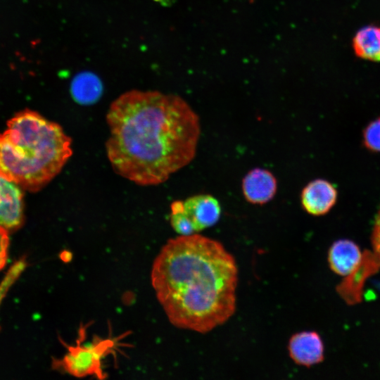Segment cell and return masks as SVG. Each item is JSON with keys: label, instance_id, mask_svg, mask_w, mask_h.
I'll return each mask as SVG.
<instances>
[{"label": "cell", "instance_id": "1", "mask_svg": "<svg viewBox=\"0 0 380 380\" xmlns=\"http://www.w3.org/2000/svg\"><path fill=\"white\" fill-rule=\"evenodd\" d=\"M106 151L114 172L141 186L158 185L195 158L197 113L182 97L131 90L110 104Z\"/></svg>", "mask_w": 380, "mask_h": 380}, {"label": "cell", "instance_id": "2", "mask_svg": "<svg viewBox=\"0 0 380 380\" xmlns=\"http://www.w3.org/2000/svg\"><path fill=\"white\" fill-rule=\"evenodd\" d=\"M151 279L176 327L205 334L235 312L238 268L218 241L198 233L170 239L153 262Z\"/></svg>", "mask_w": 380, "mask_h": 380}, {"label": "cell", "instance_id": "3", "mask_svg": "<svg viewBox=\"0 0 380 380\" xmlns=\"http://www.w3.org/2000/svg\"><path fill=\"white\" fill-rule=\"evenodd\" d=\"M72 155V139L62 127L30 109L16 113L0 133V174L29 191L44 188Z\"/></svg>", "mask_w": 380, "mask_h": 380}, {"label": "cell", "instance_id": "4", "mask_svg": "<svg viewBox=\"0 0 380 380\" xmlns=\"http://www.w3.org/2000/svg\"><path fill=\"white\" fill-rule=\"evenodd\" d=\"M114 345L110 339H99L87 344H82L81 339L77 340L76 345L68 346V352L63 358L55 360L54 368L77 377L95 375L104 379L106 374L102 369V360Z\"/></svg>", "mask_w": 380, "mask_h": 380}, {"label": "cell", "instance_id": "5", "mask_svg": "<svg viewBox=\"0 0 380 380\" xmlns=\"http://www.w3.org/2000/svg\"><path fill=\"white\" fill-rule=\"evenodd\" d=\"M379 268L380 262L374 253L365 251L358 265L336 286V291L348 305L360 303L367 279Z\"/></svg>", "mask_w": 380, "mask_h": 380}, {"label": "cell", "instance_id": "6", "mask_svg": "<svg viewBox=\"0 0 380 380\" xmlns=\"http://www.w3.org/2000/svg\"><path fill=\"white\" fill-rule=\"evenodd\" d=\"M22 188L0 174V226L15 230L23 222Z\"/></svg>", "mask_w": 380, "mask_h": 380}, {"label": "cell", "instance_id": "7", "mask_svg": "<svg viewBox=\"0 0 380 380\" xmlns=\"http://www.w3.org/2000/svg\"><path fill=\"white\" fill-rule=\"evenodd\" d=\"M242 192L245 199L254 205H264L272 200L277 191L274 175L263 168H254L243 178Z\"/></svg>", "mask_w": 380, "mask_h": 380}, {"label": "cell", "instance_id": "8", "mask_svg": "<svg viewBox=\"0 0 380 380\" xmlns=\"http://www.w3.org/2000/svg\"><path fill=\"white\" fill-rule=\"evenodd\" d=\"M337 196L334 184L325 179H317L309 182L302 190L301 205L312 215H323L335 205Z\"/></svg>", "mask_w": 380, "mask_h": 380}, {"label": "cell", "instance_id": "9", "mask_svg": "<svg viewBox=\"0 0 380 380\" xmlns=\"http://www.w3.org/2000/svg\"><path fill=\"white\" fill-rule=\"evenodd\" d=\"M184 207L195 233L213 226L221 216L219 201L210 194L190 196L184 201Z\"/></svg>", "mask_w": 380, "mask_h": 380}, {"label": "cell", "instance_id": "10", "mask_svg": "<svg viewBox=\"0 0 380 380\" xmlns=\"http://www.w3.org/2000/svg\"><path fill=\"white\" fill-rule=\"evenodd\" d=\"M288 350L290 357L297 365L309 367L324 359V345L315 331H303L292 336Z\"/></svg>", "mask_w": 380, "mask_h": 380}, {"label": "cell", "instance_id": "11", "mask_svg": "<svg viewBox=\"0 0 380 380\" xmlns=\"http://www.w3.org/2000/svg\"><path fill=\"white\" fill-rule=\"evenodd\" d=\"M362 253L358 246L348 239L338 240L331 246L328 261L332 271L346 276L358 265Z\"/></svg>", "mask_w": 380, "mask_h": 380}, {"label": "cell", "instance_id": "12", "mask_svg": "<svg viewBox=\"0 0 380 380\" xmlns=\"http://www.w3.org/2000/svg\"><path fill=\"white\" fill-rule=\"evenodd\" d=\"M70 93L76 103L91 105L101 96L103 85L96 75L89 72L81 73L72 80Z\"/></svg>", "mask_w": 380, "mask_h": 380}, {"label": "cell", "instance_id": "13", "mask_svg": "<svg viewBox=\"0 0 380 380\" xmlns=\"http://www.w3.org/2000/svg\"><path fill=\"white\" fill-rule=\"evenodd\" d=\"M353 46L358 57L380 61V27L367 26L362 28L355 35Z\"/></svg>", "mask_w": 380, "mask_h": 380}, {"label": "cell", "instance_id": "14", "mask_svg": "<svg viewBox=\"0 0 380 380\" xmlns=\"http://www.w3.org/2000/svg\"><path fill=\"white\" fill-rule=\"evenodd\" d=\"M170 221L173 229L179 235L196 234L184 207V201H175L170 205Z\"/></svg>", "mask_w": 380, "mask_h": 380}, {"label": "cell", "instance_id": "15", "mask_svg": "<svg viewBox=\"0 0 380 380\" xmlns=\"http://www.w3.org/2000/svg\"><path fill=\"white\" fill-rule=\"evenodd\" d=\"M26 267V261L23 258L14 263L8 270L0 283V305L6 294L18 280Z\"/></svg>", "mask_w": 380, "mask_h": 380}, {"label": "cell", "instance_id": "16", "mask_svg": "<svg viewBox=\"0 0 380 380\" xmlns=\"http://www.w3.org/2000/svg\"><path fill=\"white\" fill-rule=\"evenodd\" d=\"M363 141L368 149L380 152V118L371 122L365 129Z\"/></svg>", "mask_w": 380, "mask_h": 380}, {"label": "cell", "instance_id": "17", "mask_svg": "<svg viewBox=\"0 0 380 380\" xmlns=\"http://www.w3.org/2000/svg\"><path fill=\"white\" fill-rule=\"evenodd\" d=\"M9 237L8 231L0 226V270H2L8 260Z\"/></svg>", "mask_w": 380, "mask_h": 380}, {"label": "cell", "instance_id": "18", "mask_svg": "<svg viewBox=\"0 0 380 380\" xmlns=\"http://www.w3.org/2000/svg\"><path fill=\"white\" fill-rule=\"evenodd\" d=\"M372 244L373 252L380 262V209L379 210L374 220L372 234Z\"/></svg>", "mask_w": 380, "mask_h": 380}]
</instances>
